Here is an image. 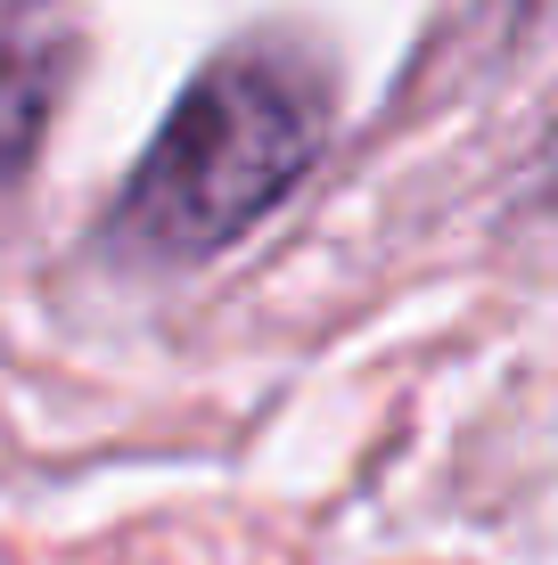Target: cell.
<instances>
[{
  "label": "cell",
  "instance_id": "3",
  "mask_svg": "<svg viewBox=\"0 0 558 565\" xmlns=\"http://www.w3.org/2000/svg\"><path fill=\"white\" fill-rule=\"evenodd\" d=\"M543 189H550V205H558V131H550V148H543Z\"/></svg>",
  "mask_w": 558,
  "mask_h": 565
},
{
  "label": "cell",
  "instance_id": "1",
  "mask_svg": "<svg viewBox=\"0 0 558 565\" xmlns=\"http://www.w3.org/2000/svg\"><path fill=\"white\" fill-rule=\"evenodd\" d=\"M320 148V107L280 57L230 50L172 99L165 131L148 140L115 205V238L140 255L189 263L255 230Z\"/></svg>",
  "mask_w": 558,
  "mask_h": 565
},
{
  "label": "cell",
  "instance_id": "2",
  "mask_svg": "<svg viewBox=\"0 0 558 565\" xmlns=\"http://www.w3.org/2000/svg\"><path fill=\"white\" fill-rule=\"evenodd\" d=\"M50 107H57V50H33V42H0V181L33 164L50 131Z\"/></svg>",
  "mask_w": 558,
  "mask_h": 565
}]
</instances>
